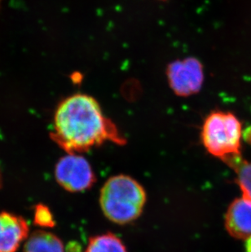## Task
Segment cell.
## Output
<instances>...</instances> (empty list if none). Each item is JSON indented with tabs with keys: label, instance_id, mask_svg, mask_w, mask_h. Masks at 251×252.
<instances>
[{
	"label": "cell",
	"instance_id": "5b68a950",
	"mask_svg": "<svg viewBox=\"0 0 251 252\" xmlns=\"http://www.w3.org/2000/svg\"><path fill=\"white\" fill-rule=\"evenodd\" d=\"M55 177L62 188L72 193L87 190L95 181L90 163L77 154H67L58 161L55 167Z\"/></svg>",
	"mask_w": 251,
	"mask_h": 252
},
{
	"label": "cell",
	"instance_id": "6da1fadb",
	"mask_svg": "<svg viewBox=\"0 0 251 252\" xmlns=\"http://www.w3.org/2000/svg\"><path fill=\"white\" fill-rule=\"evenodd\" d=\"M51 137L67 154L88 152L105 142L125 145L126 140L100 103L84 93L64 98L54 114Z\"/></svg>",
	"mask_w": 251,
	"mask_h": 252
},
{
	"label": "cell",
	"instance_id": "5bb4252c",
	"mask_svg": "<svg viewBox=\"0 0 251 252\" xmlns=\"http://www.w3.org/2000/svg\"><path fill=\"white\" fill-rule=\"evenodd\" d=\"M1 2H2V0H0V3H1Z\"/></svg>",
	"mask_w": 251,
	"mask_h": 252
},
{
	"label": "cell",
	"instance_id": "4fadbf2b",
	"mask_svg": "<svg viewBox=\"0 0 251 252\" xmlns=\"http://www.w3.org/2000/svg\"><path fill=\"white\" fill-rule=\"evenodd\" d=\"M247 252H251V237L247 238Z\"/></svg>",
	"mask_w": 251,
	"mask_h": 252
},
{
	"label": "cell",
	"instance_id": "3957f363",
	"mask_svg": "<svg viewBox=\"0 0 251 252\" xmlns=\"http://www.w3.org/2000/svg\"><path fill=\"white\" fill-rule=\"evenodd\" d=\"M242 131V123L234 114L215 110L204 120L201 141L209 154L226 162L241 155Z\"/></svg>",
	"mask_w": 251,
	"mask_h": 252
},
{
	"label": "cell",
	"instance_id": "ba28073f",
	"mask_svg": "<svg viewBox=\"0 0 251 252\" xmlns=\"http://www.w3.org/2000/svg\"><path fill=\"white\" fill-rule=\"evenodd\" d=\"M24 252H64V248L57 236L48 231L38 230L26 239Z\"/></svg>",
	"mask_w": 251,
	"mask_h": 252
},
{
	"label": "cell",
	"instance_id": "277c9868",
	"mask_svg": "<svg viewBox=\"0 0 251 252\" xmlns=\"http://www.w3.org/2000/svg\"><path fill=\"white\" fill-rule=\"evenodd\" d=\"M166 74L171 91L180 97L199 93L205 79L203 64L195 57L171 62L166 68Z\"/></svg>",
	"mask_w": 251,
	"mask_h": 252
},
{
	"label": "cell",
	"instance_id": "30bf717a",
	"mask_svg": "<svg viewBox=\"0 0 251 252\" xmlns=\"http://www.w3.org/2000/svg\"><path fill=\"white\" fill-rule=\"evenodd\" d=\"M229 162L237 174V183L242 189L243 196L251 199V162L242 159L241 155L232 158L226 161Z\"/></svg>",
	"mask_w": 251,
	"mask_h": 252
},
{
	"label": "cell",
	"instance_id": "7a4b0ae2",
	"mask_svg": "<svg viewBox=\"0 0 251 252\" xmlns=\"http://www.w3.org/2000/svg\"><path fill=\"white\" fill-rule=\"evenodd\" d=\"M146 202L143 186L130 176L119 175L105 182L100 191L102 212L110 221L125 224L142 213Z\"/></svg>",
	"mask_w": 251,
	"mask_h": 252
},
{
	"label": "cell",
	"instance_id": "9c48e42d",
	"mask_svg": "<svg viewBox=\"0 0 251 252\" xmlns=\"http://www.w3.org/2000/svg\"><path fill=\"white\" fill-rule=\"evenodd\" d=\"M85 252H127L124 243L113 233L91 238Z\"/></svg>",
	"mask_w": 251,
	"mask_h": 252
},
{
	"label": "cell",
	"instance_id": "7c38bea8",
	"mask_svg": "<svg viewBox=\"0 0 251 252\" xmlns=\"http://www.w3.org/2000/svg\"><path fill=\"white\" fill-rule=\"evenodd\" d=\"M242 137L248 144L251 145V126L247 127L244 131H242Z\"/></svg>",
	"mask_w": 251,
	"mask_h": 252
},
{
	"label": "cell",
	"instance_id": "52a82bcc",
	"mask_svg": "<svg viewBox=\"0 0 251 252\" xmlns=\"http://www.w3.org/2000/svg\"><path fill=\"white\" fill-rule=\"evenodd\" d=\"M225 226L230 235L239 239L251 237V199L237 198L230 205L225 217Z\"/></svg>",
	"mask_w": 251,
	"mask_h": 252
},
{
	"label": "cell",
	"instance_id": "9a60e30c",
	"mask_svg": "<svg viewBox=\"0 0 251 252\" xmlns=\"http://www.w3.org/2000/svg\"><path fill=\"white\" fill-rule=\"evenodd\" d=\"M161 1H165V0H161Z\"/></svg>",
	"mask_w": 251,
	"mask_h": 252
},
{
	"label": "cell",
	"instance_id": "8992f818",
	"mask_svg": "<svg viewBox=\"0 0 251 252\" xmlns=\"http://www.w3.org/2000/svg\"><path fill=\"white\" fill-rule=\"evenodd\" d=\"M29 237V224L21 216L0 212V252H17Z\"/></svg>",
	"mask_w": 251,
	"mask_h": 252
},
{
	"label": "cell",
	"instance_id": "8fae6325",
	"mask_svg": "<svg viewBox=\"0 0 251 252\" xmlns=\"http://www.w3.org/2000/svg\"><path fill=\"white\" fill-rule=\"evenodd\" d=\"M34 222L43 228H51L55 225L54 218L50 210L44 205L39 204L34 211Z\"/></svg>",
	"mask_w": 251,
	"mask_h": 252
}]
</instances>
